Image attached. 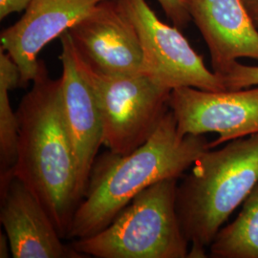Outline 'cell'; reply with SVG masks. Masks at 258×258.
Segmentation results:
<instances>
[{
	"label": "cell",
	"instance_id": "6da1fadb",
	"mask_svg": "<svg viewBox=\"0 0 258 258\" xmlns=\"http://www.w3.org/2000/svg\"><path fill=\"white\" fill-rule=\"evenodd\" d=\"M32 87L17 110L19 138L11 173L46 210L62 239L81 202L74 150L65 123L60 78L39 60Z\"/></svg>",
	"mask_w": 258,
	"mask_h": 258
},
{
	"label": "cell",
	"instance_id": "7a4b0ae2",
	"mask_svg": "<svg viewBox=\"0 0 258 258\" xmlns=\"http://www.w3.org/2000/svg\"><path fill=\"white\" fill-rule=\"evenodd\" d=\"M210 148L204 135L181 137L169 108L135 151L119 155L109 150L97 157L67 238L83 239L100 232L139 194L160 181L179 179Z\"/></svg>",
	"mask_w": 258,
	"mask_h": 258
},
{
	"label": "cell",
	"instance_id": "3957f363",
	"mask_svg": "<svg viewBox=\"0 0 258 258\" xmlns=\"http://www.w3.org/2000/svg\"><path fill=\"white\" fill-rule=\"evenodd\" d=\"M258 183V133L210 148L177 186L176 210L190 245L187 257H206V249L227 219Z\"/></svg>",
	"mask_w": 258,
	"mask_h": 258
},
{
	"label": "cell",
	"instance_id": "277c9868",
	"mask_svg": "<svg viewBox=\"0 0 258 258\" xmlns=\"http://www.w3.org/2000/svg\"><path fill=\"white\" fill-rule=\"evenodd\" d=\"M178 179H166L143 190L108 226L92 236L73 240L83 256L184 258L189 243L176 210Z\"/></svg>",
	"mask_w": 258,
	"mask_h": 258
},
{
	"label": "cell",
	"instance_id": "5b68a950",
	"mask_svg": "<svg viewBox=\"0 0 258 258\" xmlns=\"http://www.w3.org/2000/svg\"><path fill=\"white\" fill-rule=\"evenodd\" d=\"M76 56L98 102L103 145L113 153L128 155L154 133L170 108L172 90L142 73L100 74Z\"/></svg>",
	"mask_w": 258,
	"mask_h": 258
},
{
	"label": "cell",
	"instance_id": "8992f818",
	"mask_svg": "<svg viewBox=\"0 0 258 258\" xmlns=\"http://www.w3.org/2000/svg\"><path fill=\"white\" fill-rule=\"evenodd\" d=\"M138 34L143 51L142 74L170 90L195 87L227 90L220 76L211 71L180 29L164 23L146 0H116Z\"/></svg>",
	"mask_w": 258,
	"mask_h": 258
},
{
	"label": "cell",
	"instance_id": "52a82bcc",
	"mask_svg": "<svg viewBox=\"0 0 258 258\" xmlns=\"http://www.w3.org/2000/svg\"><path fill=\"white\" fill-rule=\"evenodd\" d=\"M169 107L181 137L218 134L211 148L258 133V85L225 91L178 87L170 93Z\"/></svg>",
	"mask_w": 258,
	"mask_h": 258
},
{
	"label": "cell",
	"instance_id": "ba28073f",
	"mask_svg": "<svg viewBox=\"0 0 258 258\" xmlns=\"http://www.w3.org/2000/svg\"><path fill=\"white\" fill-rule=\"evenodd\" d=\"M67 33L78 56L94 71L106 76L142 73L138 34L116 0L97 5Z\"/></svg>",
	"mask_w": 258,
	"mask_h": 258
},
{
	"label": "cell",
	"instance_id": "9c48e42d",
	"mask_svg": "<svg viewBox=\"0 0 258 258\" xmlns=\"http://www.w3.org/2000/svg\"><path fill=\"white\" fill-rule=\"evenodd\" d=\"M103 1L107 0H33L23 17L2 31L0 48L18 65L20 87L36 78L39 52Z\"/></svg>",
	"mask_w": 258,
	"mask_h": 258
},
{
	"label": "cell",
	"instance_id": "30bf717a",
	"mask_svg": "<svg viewBox=\"0 0 258 258\" xmlns=\"http://www.w3.org/2000/svg\"><path fill=\"white\" fill-rule=\"evenodd\" d=\"M0 221L15 258H81L62 243L54 222L36 196L9 173L0 177Z\"/></svg>",
	"mask_w": 258,
	"mask_h": 258
},
{
	"label": "cell",
	"instance_id": "8fae6325",
	"mask_svg": "<svg viewBox=\"0 0 258 258\" xmlns=\"http://www.w3.org/2000/svg\"><path fill=\"white\" fill-rule=\"evenodd\" d=\"M60 42L62 109L74 150L78 189L82 201L98 151L103 145L102 118L95 94L79 66L72 40L67 32L60 37Z\"/></svg>",
	"mask_w": 258,
	"mask_h": 258
},
{
	"label": "cell",
	"instance_id": "7c38bea8",
	"mask_svg": "<svg viewBox=\"0 0 258 258\" xmlns=\"http://www.w3.org/2000/svg\"><path fill=\"white\" fill-rule=\"evenodd\" d=\"M187 11L221 76L240 57L258 60V30L242 0H187Z\"/></svg>",
	"mask_w": 258,
	"mask_h": 258
},
{
	"label": "cell",
	"instance_id": "4fadbf2b",
	"mask_svg": "<svg viewBox=\"0 0 258 258\" xmlns=\"http://www.w3.org/2000/svg\"><path fill=\"white\" fill-rule=\"evenodd\" d=\"M210 253L215 258H258V183L236 219L218 231Z\"/></svg>",
	"mask_w": 258,
	"mask_h": 258
},
{
	"label": "cell",
	"instance_id": "5bb4252c",
	"mask_svg": "<svg viewBox=\"0 0 258 258\" xmlns=\"http://www.w3.org/2000/svg\"><path fill=\"white\" fill-rule=\"evenodd\" d=\"M20 86L19 67L0 48V177L11 173L16 164L19 138L17 111L14 112L9 92Z\"/></svg>",
	"mask_w": 258,
	"mask_h": 258
},
{
	"label": "cell",
	"instance_id": "9a60e30c",
	"mask_svg": "<svg viewBox=\"0 0 258 258\" xmlns=\"http://www.w3.org/2000/svg\"><path fill=\"white\" fill-rule=\"evenodd\" d=\"M227 90H239L258 85V66L234 62L220 76Z\"/></svg>",
	"mask_w": 258,
	"mask_h": 258
},
{
	"label": "cell",
	"instance_id": "2e32d148",
	"mask_svg": "<svg viewBox=\"0 0 258 258\" xmlns=\"http://www.w3.org/2000/svg\"><path fill=\"white\" fill-rule=\"evenodd\" d=\"M167 19L178 29L185 27L191 20L187 11V0H157Z\"/></svg>",
	"mask_w": 258,
	"mask_h": 258
},
{
	"label": "cell",
	"instance_id": "e0dca14e",
	"mask_svg": "<svg viewBox=\"0 0 258 258\" xmlns=\"http://www.w3.org/2000/svg\"><path fill=\"white\" fill-rule=\"evenodd\" d=\"M33 0H0V19L7 18L11 14L26 11Z\"/></svg>",
	"mask_w": 258,
	"mask_h": 258
},
{
	"label": "cell",
	"instance_id": "ac0fdd59",
	"mask_svg": "<svg viewBox=\"0 0 258 258\" xmlns=\"http://www.w3.org/2000/svg\"><path fill=\"white\" fill-rule=\"evenodd\" d=\"M258 30V0H242Z\"/></svg>",
	"mask_w": 258,
	"mask_h": 258
},
{
	"label": "cell",
	"instance_id": "d6986e66",
	"mask_svg": "<svg viewBox=\"0 0 258 258\" xmlns=\"http://www.w3.org/2000/svg\"><path fill=\"white\" fill-rule=\"evenodd\" d=\"M9 250L11 251L9 239L7 235H4L3 232L0 234V257H9Z\"/></svg>",
	"mask_w": 258,
	"mask_h": 258
}]
</instances>
